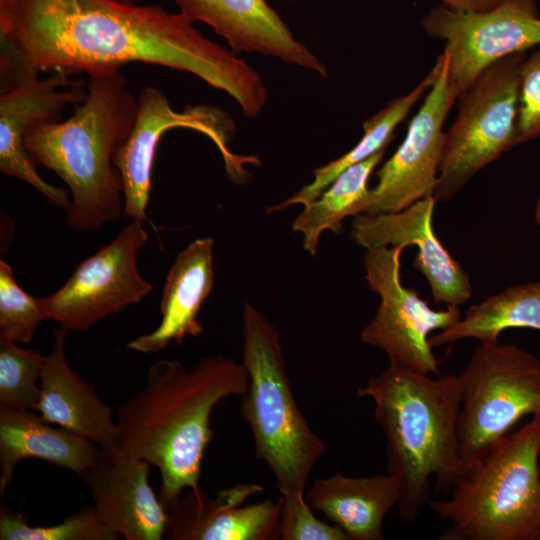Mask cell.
Here are the masks:
<instances>
[{
    "label": "cell",
    "instance_id": "8992f818",
    "mask_svg": "<svg viewBox=\"0 0 540 540\" xmlns=\"http://www.w3.org/2000/svg\"><path fill=\"white\" fill-rule=\"evenodd\" d=\"M242 318V363L249 387L241 396L240 410L256 457L272 472L281 495L304 493L325 445L297 405L278 330L247 302Z\"/></svg>",
    "mask_w": 540,
    "mask_h": 540
},
{
    "label": "cell",
    "instance_id": "3957f363",
    "mask_svg": "<svg viewBox=\"0 0 540 540\" xmlns=\"http://www.w3.org/2000/svg\"><path fill=\"white\" fill-rule=\"evenodd\" d=\"M87 95L64 121L42 123L24 135L35 165L54 171L69 187L65 222L75 231H93L121 217L124 197L113 157L134 126L138 99L120 69L89 73Z\"/></svg>",
    "mask_w": 540,
    "mask_h": 540
},
{
    "label": "cell",
    "instance_id": "ffe728a7",
    "mask_svg": "<svg viewBox=\"0 0 540 540\" xmlns=\"http://www.w3.org/2000/svg\"><path fill=\"white\" fill-rule=\"evenodd\" d=\"M213 245L212 238H199L178 254L164 284L159 325L130 341L128 349L156 353L203 332L198 314L213 288Z\"/></svg>",
    "mask_w": 540,
    "mask_h": 540
},
{
    "label": "cell",
    "instance_id": "9c48e42d",
    "mask_svg": "<svg viewBox=\"0 0 540 540\" xmlns=\"http://www.w3.org/2000/svg\"><path fill=\"white\" fill-rule=\"evenodd\" d=\"M179 127L193 129L212 140L221 153L228 176L235 183H245L251 177L245 168L247 164H260L256 156L231 151L229 144L235 126L225 112L209 105H189L183 111H176L160 89L148 86L138 97L131 133L113 157V165L122 180L125 218L141 223L147 220L151 172L158 143L164 133Z\"/></svg>",
    "mask_w": 540,
    "mask_h": 540
},
{
    "label": "cell",
    "instance_id": "4316f807",
    "mask_svg": "<svg viewBox=\"0 0 540 540\" xmlns=\"http://www.w3.org/2000/svg\"><path fill=\"white\" fill-rule=\"evenodd\" d=\"M119 535L106 525L94 506H86L51 526H31L21 513L0 508L1 540H116Z\"/></svg>",
    "mask_w": 540,
    "mask_h": 540
},
{
    "label": "cell",
    "instance_id": "7c38bea8",
    "mask_svg": "<svg viewBox=\"0 0 540 540\" xmlns=\"http://www.w3.org/2000/svg\"><path fill=\"white\" fill-rule=\"evenodd\" d=\"M147 240L141 222L129 223L112 242L79 263L59 290L44 298L48 319L67 330L85 331L107 315L140 302L152 290L136 264Z\"/></svg>",
    "mask_w": 540,
    "mask_h": 540
},
{
    "label": "cell",
    "instance_id": "8fae6325",
    "mask_svg": "<svg viewBox=\"0 0 540 540\" xmlns=\"http://www.w3.org/2000/svg\"><path fill=\"white\" fill-rule=\"evenodd\" d=\"M421 26L445 42L449 75L459 95L491 64L540 45L537 0H502L480 12L439 4L422 17Z\"/></svg>",
    "mask_w": 540,
    "mask_h": 540
},
{
    "label": "cell",
    "instance_id": "4dcf8cb0",
    "mask_svg": "<svg viewBox=\"0 0 540 540\" xmlns=\"http://www.w3.org/2000/svg\"><path fill=\"white\" fill-rule=\"evenodd\" d=\"M440 5L461 12H480L488 10L502 0H437Z\"/></svg>",
    "mask_w": 540,
    "mask_h": 540
},
{
    "label": "cell",
    "instance_id": "603a6c76",
    "mask_svg": "<svg viewBox=\"0 0 540 540\" xmlns=\"http://www.w3.org/2000/svg\"><path fill=\"white\" fill-rule=\"evenodd\" d=\"M443 56L440 54L429 72L408 93L391 100L384 108L363 123V135L357 144L342 156L314 169L313 180L295 194L271 206L268 213L284 210L291 205L303 206L314 201L346 168L386 149L397 126L406 118L415 104L423 98L434 84Z\"/></svg>",
    "mask_w": 540,
    "mask_h": 540
},
{
    "label": "cell",
    "instance_id": "7a4b0ae2",
    "mask_svg": "<svg viewBox=\"0 0 540 540\" xmlns=\"http://www.w3.org/2000/svg\"><path fill=\"white\" fill-rule=\"evenodd\" d=\"M248 387L243 363L221 355L201 358L190 370L161 359L149 367L142 390L117 407L116 447L158 468L166 510L184 490L200 488L213 408L228 396H243Z\"/></svg>",
    "mask_w": 540,
    "mask_h": 540
},
{
    "label": "cell",
    "instance_id": "484cf974",
    "mask_svg": "<svg viewBox=\"0 0 540 540\" xmlns=\"http://www.w3.org/2000/svg\"><path fill=\"white\" fill-rule=\"evenodd\" d=\"M46 356L0 338V410H37Z\"/></svg>",
    "mask_w": 540,
    "mask_h": 540
},
{
    "label": "cell",
    "instance_id": "5b68a950",
    "mask_svg": "<svg viewBox=\"0 0 540 540\" xmlns=\"http://www.w3.org/2000/svg\"><path fill=\"white\" fill-rule=\"evenodd\" d=\"M540 414L465 469L447 499L429 502L448 522L440 540H540Z\"/></svg>",
    "mask_w": 540,
    "mask_h": 540
},
{
    "label": "cell",
    "instance_id": "d6986e66",
    "mask_svg": "<svg viewBox=\"0 0 540 540\" xmlns=\"http://www.w3.org/2000/svg\"><path fill=\"white\" fill-rule=\"evenodd\" d=\"M67 329L53 333V347L46 356L37 406L40 417L81 435L101 447L116 446L119 427L112 419V406L102 402L95 387L83 380L65 355Z\"/></svg>",
    "mask_w": 540,
    "mask_h": 540
},
{
    "label": "cell",
    "instance_id": "f1b7e54d",
    "mask_svg": "<svg viewBox=\"0 0 540 540\" xmlns=\"http://www.w3.org/2000/svg\"><path fill=\"white\" fill-rule=\"evenodd\" d=\"M282 496L280 539L282 540H349L335 524L318 519L304 493Z\"/></svg>",
    "mask_w": 540,
    "mask_h": 540
},
{
    "label": "cell",
    "instance_id": "f546056e",
    "mask_svg": "<svg viewBox=\"0 0 540 540\" xmlns=\"http://www.w3.org/2000/svg\"><path fill=\"white\" fill-rule=\"evenodd\" d=\"M540 137V45L526 56L520 70L516 145Z\"/></svg>",
    "mask_w": 540,
    "mask_h": 540
},
{
    "label": "cell",
    "instance_id": "cb8c5ba5",
    "mask_svg": "<svg viewBox=\"0 0 540 540\" xmlns=\"http://www.w3.org/2000/svg\"><path fill=\"white\" fill-rule=\"evenodd\" d=\"M510 328L540 331V279L508 287L471 306L454 325L430 336L429 342L432 347L469 338L497 343Z\"/></svg>",
    "mask_w": 540,
    "mask_h": 540
},
{
    "label": "cell",
    "instance_id": "52a82bcc",
    "mask_svg": "<svg viewBox=\"0 0 540 540\" xmlns=\"http://www.w3.org/2000/svg\"><path fill=\"white\" fill-rule=\"evenodd\" d=\"M458 376V437L466 469L522 418L540 414V360L514 344H481Z\"/></svg>",
    "mask_w": 540,
    "mask_h": 540
},
{
    "label": "cell",
    "instance_id": "9a60e30c",
    "mask_svg": "<svg viewBox=\"0 0 540 540\" xmlns=\"http://www.w3.org/2000/svg\"><path fill=\"white\" fill-rule=\"evenodd\" d=\"M435 196L392 213L354 217L350 237L365 249L417 245L413 267L427 280L436 304L460 306L472 296L470 278L433 229Z\"/></svg>",
    "mask_w": 540,
    "mask_h": 540
},
{
    "label": "cell",
    "instance_id": "ac0fdd59",
    "mask_svg": "<svg viewBox=\"0 0 540 540\" xmlns=\"http://www.w3.org/2000/svg\"><path fill=\"white\" fill-rule=\"evenodd\" d=\"M193 22L209 25L235 54L259 53L327 76L326 65L298 41L266 0H175Z\"/></svg>",
    "mask_w": 540,
    "mask_h": 540
},
{
    "label": "cell",
    "instance_id": "5bb4252c",
    "mask_svg": "<svg viewBox=\"0 0 540 540\" xmlns=\"http://www.w3.org/2000/svg\"><path fill=\"white\" fill-rule=\"evenodd\" d=\"M56 71L45 79L31 77L0 93V170L34 187L54 205L65 209L72 201L65 189L47 183L24 146L26 132L39 124L58 122L62 111L86 98L85 81H70Z\"/></svg>",
    "mask_w": 540,
    "mask_h": 540
},
{
    "label": "cell",
    "instance_id": "ba28073f",
    "mask_svg": "<svg viewBox=\"0 0 540 540\" xmlns=\"http://www.w3.org/2000/svg\"><path fill=\"white\" fill-rule=\"evenodd\" d=\"M526 52L483 70L458 97L457 117L445 131L438 201L453 199L483 168L516 145L520 70Z\"/></svg>",
    "mask_w": 540,
    "mask_h": 540
},
{
    "label": "cell",
    "instance_id": "6da1fadb",
    "mask_svg": "<svg viewBox=\"0 0 540 540\" xmlns=\"http://www.w3.org/2000/svg\"><path fill=\"white\" fill-rule=\"evenodd\" d=\"M1 47L29 72L68 75L131 62L191 73L224 91L247 117L264 109L260 74L206 38L184 13L119 0H0Z\"/></svg>",
    "mask_w": 540,
    "mask_h": 540
},
{
    "label": "cell",
    "instance_id": "4fadbf2b",
    "mask_svg": "<svg viewBox=\"0 0 540 540\" xmlns=\"http://www.w3.org/2000/svg\"><path fill=\"white\" fill-rule=\"evenodd\" d=\"M439 74L409 122L405 138L377 172L364 214L401 211L416 201L434 196L444 144V124L458 100L449 75V57L442 52Z\"/></svg>",
    "mask_w": 540,
    "mask_h": 540
},
{
    "label": "cell",
    "instance_id": "2e32d148",
    "mask_svg": "<svg viewBox=\"0 0 540 540\" xmlns=\"http://www.w3.org/2000/svg\"><path fill=\"white\" fill-rule=\"evenodd\" d=\"M264 491L257 483H239L219 490L215 498L201 488L190 490L167 509L165 537L170 540L280 539L283 499L266 498L244 505Z\"/></svg>",
    "mask_w": 540,
    "mask_h": 540
},
{
    "label": "cell",
    "instance_id": "44dd1931",
    "mask_svg": "<svg viewBox=\"0 0 540 540\" xmlns=\"http://www.w3.org/2000/svg\"><path fill=\"white\" fill-rule=\"evenodd\" d=\"M102 447L65 428H54L32 411L0 410V493L27 458L45 460L81 477L100 459Z\"/></svg>",
    "mask_w": 540,
    "mask_h": 540
},
{
    "label": "cell",
    "instance_id": "d4e9b609",
    "mask_svg": "<svg viewBox=\"0 0 540 540\" xmlns=\"http://www.w3.org/2000/svg\"><path fill=\"white\" fill-rule=\"evenodd\" d=\"M385 150L346 168L295 218L293 231L303 234V248L309 254L316 256L324 231L339 234L347 217L365 213L371 192L369 178L381 162Z\"/></svg>",
    "mask_w": 540,
    "mask_h": 540
},
{
    "label": "cell",
    "instance_id": "1f68e13d",
    "mask_svg": "<svg viewBox=\"0 0 540 540\" xmlns=\"http://www.w3.org/2000/svg\"><path fill=\"white\" fill-rule=\"evenodd\" d=\"M534 218L537 226L540 228V193L535 204Z\"/></svg>",
    "mask_w": 540,
    "mask_h": 540
},
{
    "label": "cell",
    "instance_id": "83f0119b",
    "mask_svg": "<svg viewBox=\"0 0 540 540\" xmlns=\"http://www.w3.org/2000/svg\"><path fill=\"white\" fill-rule=\"evenodd\" d=\"M48 319L44 298L25 292L15 281L13 270L0 261V338L28 343L43 320Z\"/></svg>",
    "mask_w": 540,
    "mask_h": 540
},
{
    "label": "cell",
    "instance_id": "e0dca14e",
    "mask_svg": "<svg viewBox=\"0 0 540 540\" xmlns=\"http://www.w3.org/2000/svg\"><path fill=\"white\" fill-rule=\"evenodd\" d=\"M150 463L102 447L98 462L81 478L89 486L103 522L126 540H161L167 510L149 483Z\"/></svg>",
    "mask_w": 540,
    "mask_h": 540
},
{
    "label": "cell",
    "instance_id": "30bf717a",
    "mask_svg": "<svg viewBox=\"0 0 540 540\" xmlns=\"http://www.w3.org/2000/svg\"><path fill=\"white\" fill-rule=\"evenodd\" d=\"M405 247L366 249L363 264L368 287L380 297L373 318L363 327V343L378 348L390 363L424 374L440 375L430 334L460 320L459 306L435 310L417 291L401 281V255Z\"/></svg>",
    "mask_w": 540,
    "mask_h": 540
},
{
    "label": "cell",
    "instance_id": "d6a6232c",
    "mask_svg": "<svg viewBox=\"0 0 540 540\" xmlns=\"http://www.w3.org/2000/svg\"><path fill=\"white\" fill-rule=\"evenodd\" d=\"M119 1L129 2V3H136V2H138L139 0H119Z\"/></svg>",
    "mask_w": 540,
    "mask_h": 540
},
{
    "label": "cell",
    "instance_id": "7402d4cb",
    "mask_svg": "<svg viewBox=\"0 0 540 540\" xmlns=\"http://www.w3.org/2000/svg\"><path fill=\"white\" fill-rule=\"evenodd\" d=\"M306 501L349 540H382L386 515L398 503L399 490L387 473L372 477H347L340 472L314 480Z\"/></svg>",
    "mask_w": 540,
    "mask_h": 540
},
{
    "label": "cell",
    "instance_id": "836d02e7",
    "mask_svg": "<svg viewBox=\"0 0 540 540\" xmlns=\"http://www.w3.org/2000/svg\"><path fill=\"white\" fill-rule=\"evenodd\" d=\"M539 466H540V455H539Z\"/></svg>",
    "mask_w": 540,
    "mask_h": 540
},
{
    "label": "cell",
    "instance_id": "277c9868",
    "mask_svg": "<svg viewBox=\"0 0 540 540\" xmlns=\"http://www.w3.org/2000/svg\"><path fill=\"white\" fill-rule=\"evenodd\" d=\"M370 398L386 439L387 474L399 490L396 512L415 521L429 504L430 482L450 490L464 473L458 437V375H424L390 363L358 389Z\"/></svg>",
    "mask_w": 540,
    "mask_h": 540
}]
</instances>
